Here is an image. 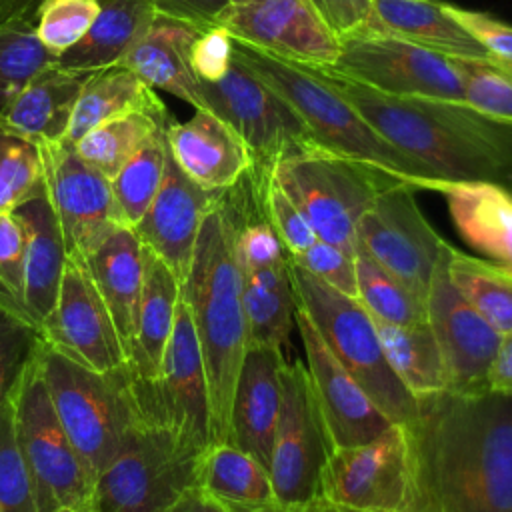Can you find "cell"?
<instances>
[{"instance_id": "obj_1", "label": "cell", "mask_w": 512, "mask_h": 512, "mask_svg": "<svg viewBox=\"0 0 512 512\" xmlns=\"http://www.w3.org/2000/svg\"><path fill=\"white\" fill-rule=\"evenodd\" d=\"M406 428L412 512H512V394L442 392Z\"/></svg>"}, {"instance_id": "obj_2", "label": "cell", "mask_w": 512, "mask_h": 512, "mask_svg": "<svg viewBox=\"0 0 512 512\" xmlns=\"http://www.w3.org/2000/svg\"><path fill=\"white\" fill-rule=\"evenodd\" d=\"M404 156L438 182H490L512 192V122L464 100L402 98L314 68Z\"/></svg>"}, {"instance_id": "obj_3", "label": "cell", "mask_w": 512, "mask_h": 512, "mask_svg": "<svg viewBox=\"0 0 512 512\" xmlns=\"http://www.w3.org/2000/svg\"><path fill=\"white\" fill-rule=\"evenodd\" d=\"M180 296L190 312L204 360L212 442H228L230 404L248 348V328L234 224L222 194L202 220L190 270L180 284Z\"/></svg>"}, {"instance_id": "obj_4", "label": "cell", "mask_w": 512, "mask_h": 512, "mask_svg": "<svg viewBox=\"0 0 512 512\" xmlns=\"http://www.w3.org/2000/svg\"><path fill=\"white\" fill-rule=\"evenodd\" d=\"M234 52L296 110L310 130L316 148L362 164L414 190L438 192L442 182L382 138L314 68L278 60L236 40Z\"/></svg>"}, {"instance_id": "obj_5", "label": "cell", "mask_w": 512, "mask_h": 512, "mask_svg": "<svg viewBox=\"0 0 512 512\" xmlns=\"http://www.w3.org/2000/svg\"><path fill=\"white\" fill-rule=\"evenodd\" d=\"M40 368L56 416L96 480L144 418L136 376L130 364L110 372L90 370L44 340Z\"/></svg>"}, {"instance_id": "obj_6", "label": "cell", "mask_w": 512, "mask_h": 512, "mask_svg": "<svg viewBox=\"0 0 512 512\" xmlns=\"http://www.w3.org/2000/svg\"><path fill=\"white\" fill-rule=\"evenodd\" d=\"M290 274L298 306L308 314L334 358L392 422H414L418 402L388 366L376 322L360 300L334 290L292 262Z\"/></svg>"}, {"instance_id": "obj_7", "label": "cell", "mask_w": 512, "mask_h": 512, "mask_svg": "<svg viewBox=\"0 0 512 512\" xmlns=\"http://www.w3.org/2000/svg\"><path fill=\"white\" fill-rule=\"evenodd\" d=\"M202 452L168 424L144 416L96 476L86 512H168L196 486Z\"/></svg>"}, {"instance_id": "obj_8", "label": "cell", "mask_w": 512, "mask_h": 512, "mask_svg": "<svg viewBox=\"0 0 512 512\" xmlns=\"http://www.w3.org/2000/svg\"><path fill=\"white\" fill-rule=\"evenodd\" d=\"M272 176L316 236L350 254L356 252L360 216L384 188L402 184L320 148L282 158L272 166Z\"/></svg>"}, {"instance_id": "obj_9", "label": "cell", "mask_w": 512, "mask_h": 512, "mask_svg": "<svg viewBox=\"0 0 512 512\" xmlns=\"http://www.w3.org/2000/svg\"><path fill=\"white\" fill-rule=\"evenodd\" d=\"M14 424L38 510L86 512L94 478L56 416L40 368V350L14 390Z\"/></svg>"}, {"instance_id": "obj_10", "label": "cell", "mask_w": 512, "mask_h": 512, "mask_svg": "<svg viewBox=\"0 0 512 512\" xmlns=\"http://www.w3.org/2000/svg\"><path fill=\"white\" fill-rule=\"evenodd\" d=\"M202 110L222 118L246 144L252 162L272 168L282 158L312 150L314 138L296 110L236 52L216 82H200Z\"/></svg>"}, {"instance_id": "obj_11", "label": "cell", "mask_w": 512, "mask_h": 512, "mask_svg": "<svg viewBox=\"0 0 512 512\" xmlns=\"http://www.w3.org/2000/svg\"><path fill=\"white\" fill-rule=\"evenodd\" d=\"M326 70L390 96L464 100L454 58L372 28L342 36L338 58Z\"/></svg>"}, {"instance_id": "obj_12", "label": "cell", "mask_w": 512, "mask_h": 512, "mask_svg": "<svg viewBox=\"0 0 512 512\" xmlns=\"http://www.w3.org/2000/svg\"><path fill=\"white\" fill-rule=\"evenodd\" d=\"M322 492L354 510L414 508V460L406 424L392 422L376 438L328 454Z\"/></svg>"}, {"instance_id": "obj_13", "label": "cell", "mask_w": 512, "mask_h": 512, "mask_svg": "<svg viewBox=\"0 0 512 512\" xmlns=\"http://www.w3.org/2000/svg\"><path fill=\"white\" fill-rule=\"evenodd\" d=\"M330 450L306 364L286 360L282 406L268 464L274 498L306 502L324 496L322 482Z\"/></svg>"}, {"instance_id": "obj_14", "label": "cell", "mask_w": 512, "mask_h": 512, "mask_svg": "<svg viewBox=\"0 0 512 512\" xmlns=\"http://www.w3.org/2000/svg\"><path fill=\"white\" fill-rule=\"evenodd\" d=\"M414 188H384L356 224V250L368 254L426 302L434 266L446 240L418 208Z\"/></svg>"}, {"instance_id": "obj_15", "label": "cell", "mask_w": 512, "mask_h": 512, "mask_svg": "<svg viewBox=\"0 0 512 512\" xmlns=\"http://www.w3.org/2000/svg\"><path fill=\"white\" fill-rule=\"evenodd\" d=\"M136 390L146 418L168 424L200 450H206L212 444L204 360L182 296L178 300L176 320L162 358L160 374L152 382L136 378Z\"/></svg>"}, {"instance_id": "obj_16", "label": "cell", "mask_w": 512, "mask_h": 512, "mask_svg": "<svg viewBox=\"0 0 512 512\" xmlns=\"http://www.w3.org/2000/svg\"><path fill=\"white\" fill-rule=\"evenodd\" d=\"M44 186L56 214L68 258L84 260L120 226L110 180L90 166L70 140L36 142Z\"/></svg>"}, {"instance_id": "obj_17", "label": "cell", "mask_w": 512, "mask_h": 512, "mask_svg": "<svg viewBox=\"0 0 512 512\" xmlns=\"http://www.w3.org/2000/svg\"><path fill=\"white\" fill-rule=\"evenodd\" d=\"M236 42L306 68H330L340 36L310 0H244L218 18Z\"/></svg>"}, {"instance_id": "obj_18", "label": "cell", "mask_w": 512, "mask_h": 512, "mask_svg": "<svg viewBox=\"0 0 512 512\" xmlns=\"http://www.w3.org/2000/svg\"><path fill=\"white\" fill-rule=\"evenodd\" d=\"M446 246L448 242L444 244L430 278L426 322L444 362L446 392L474 394L488 390V374L502 342V334L476 312L450 280Z\"/></svg>"}, {"instance_id": "obj_19", "label": "cell", "mask_w": 512, "mask_h": 512, "mask_svg": "<svg viewBox=\"0 0 512 512\" xmlns=\"http://www.w3.org/2000/svg\"><path fill=\"white\" fill-rule=\"evenodd\" d=\"M40 334L44 344L90 370L110 372L130 364L112 316L82 260H66L58 298L40 324Z\"/></svg>"}, {"instance_id": "obj_20", "label": "cell", "mask_w": 512, "mask_h": 512, "mask_svg": "<svg viewBox=\"0 0 512 512\" xmlns=\"http://www.w3.org/2000/svg\"><path fill=\"white\" fill-rule=\"evenodd\" d=\"M294 324L302 340L306 370L330 446H356L384 432L392 420L334 358L320 338L316 326L300 306L296 308Z\"/></svg>"}, {"instance_id": "obj_21", "label": "cell", "mask_w": 512, "mask_h": 512, "mask_svg": "<svg viewBox=\"0 0 512 512\" xmlns=\"http://www.w3.org/2000/svg\"><path fill=\"white\" fill-rule=\"evenodd\" d=\"M224 190H206L190 180L170 150L160 188L142 220L132 228L182 284L192 262L200 226Z\"/></svg>"}, {"instance_id": "obj_22", "label": "cell", "mask_w": 512, "mask_h": 512, "mask_svg": "<svg viewBox=\"0 0 512 512\" xmlns=\"http://www.w3.org/2000/svg\"><path fill=\"white\" fill-rule=\"evenodd\" d=\"M286 358L276 346H248L236 376L228 442L254 456L266 468L282 406Z\"/></svg>"}, {"instance_id": "obj_23", "label": "cell", "mask_w": 512, "mask_h": 512, "mask_svg": "<svg viewBox=\"0 0 512 512\" xmlns=\"http://www.w3.org/2000/svg\"><path fill=\"white\" fill-rule=\"evenodd\" d=\"M166 142L180 170L206 190L234 186L254 164L244 140L210 110H196L186 122L170 118Z\"/></svg>"}, {"instance_id": "obj_24", "label": "cell", "mask_w": 512, "mask_h": 512, "mask_svg": "<svg viewBox=\"0 0 512 512\" xmlns=\"http://www.w3.org/2000/svg\"><path fill=\"white\" fill-rule=\"evenodd\" d=\"M82 262L112 316L130 362L144 282V244L132 228L116 226Z\"/></svg>"}, {"instance_id": "obj_25", "label": "cell", "mask_w": 512, "mask_h": 512, "mask_svg": "<svg viewBox=\"0 0 512 512\" xmlns=\"http://www.w3.org/2000/svg\"><path fill=\"white\" fill-rule=\"evenodd\" d=\"M92 72L48 64L0 112V124L32 142L66 140L80 90Z\"/></svg>"}, {"instance_id": "obj_26", "label": "cell", "mask_w": 512, "mask_h": 512, "mask_svg": "<svg viewBox=\"0 0 512 512\" xmlns=\"http://www.w3.org/2000/svg\"><path fill=\"white\" fill-rule=\"evenodd\" d=\"M202 30L194 24L156 14L148 32L120 64L130 68L148 86L166 90L196 110H202L200 80L190 62L192 44Z\"/></svg>"}, {"instance_id": "obj_27", "label": "cell", "mask_w": 512, "mask_h": 512, "mask_svg": "<svg viewBox=\"0 0 512 512\" xmlns=\"http://www.w3.org/2000/svg\"><path fill=\"white\" fill-rule=\"evenodd\" d=\"M460 238L486 260L512 270V192L490 182H442Z\"/></svg>"}, {"instance_id": "obj_28", "label": "cell", "mask_w": 512, "mask_h": 512, "mask_svg": "<svg viewBox=\"0 0 512 512\" xmlns=\"http://www.w3.org/2000/svg\"><path fill=\"white\" fill-rule=\"evenodd\" d=\"M14 214L26 230L24 308L28 318L40 328L58 298L68 254L46 192L16 206Z\"/></svg>"}, {"instance_id": "obj_29", "label": "cell", "mask_w": 512, "mask_h": 512, "mask_svg": "<svg viewBox=\"0 0 512 512\" xmlns=\"http://www.w3.org/2000/svg\"><path fill=\"white\" fill-rule=\"evenodd\" d=\"M362 28L398 36L448 58L492 60L480 42L448 14L442 0H372V16Z\"/></svg>"}, {"instance_id": "obj_30", "label": "cell", "mask_w": 512, "mask_h": 512, "mask_svg": "<svg viewBox=\"0 0 512 512\" xmlns=\"http://www.w3.org/2000/svg\"><path fill=\"white\" fill-rule=\"evenodd\" d=\"M178 300V278L152 250L144 246V282L130 354V368L138 380L152 382L158 378L162 358L172 336Z\"/></svg>"}, {"instance_id": "obj_31", "label": "cell", "mask_w": 512, "mask_h": 512, "mask_svg": "<svg viewBox=\"0 0 512 512\" xmlns=\"http://www.w3.org/2000/svg\"><path fill=\"white\" fill-rule=\"evenodd\" d=\"M100 10L80 42L54 58V64L96 72L120 64L136 42L148 32L156 10L148 0H98Z\"/></svg>"}, {"instance_id": "obj_32", "label": "cell", "mask_w": 512, "mask_h": 512, "mask_svg": "<svg viewBox=\"0 0 512 512\" xmlns=\"http://www.w3.org/2000/svg\"><path fill=\"white\" fill-rule=\"evenodd\" d=\"M134 112L158 118L170 116L154 88L140 80L130 68L122 64L100 68L88 76L80 90L66 140L76 144L98 124Z\"/></svg>"}, {"instance_id": "obj_33", "label": "cell", "mask_w": 512, "mask_h": 512, "mask_svg": "<svg viewBox=\"0 0 512 512\" xmlns=\"http://www.w3.org/2000/svg\"><path fill=\"white\" fill-rule=\"evenodd\" d=\"M242 304L248 328V346L286 348L298 308L290 274V258L286 262L242 270Z\"/></svg>"}, {"instance_id": "obj_34", "label": "cell", "mask_w": 512, "mask_h": 512, "mask_svg": "<svg viewBox=\"0 0 512 512\" xmlns=\"http://www.w3.org/2000/svg\"><path fill=\"white\" fill-rule=\"evenodd\" d=\"M374 322L388 366L416 402L446 392L444 362L428 322L408 326L376 318Z\"/></svg>"}, {"instance_id": "obj_35", "label": "cell", "mask_w": 512, "mask_h": 512, "mask_svg": "<svg viewBox=\"0 0 512 512\" xmlns=\"http://www.w3.org/2000/svg\"><path fill=\"white\" fill-rule=\"evenodd\" d=\"M196 486L228 506L276 500L268 468L232 442H212L202 452Z\"/></svg>"}, {"instance_id": "obj_36", "label": "cell", "mask_w": 512, "mask_h": 512, "mask_svg": "<svg viewBox=\"0 0 512 512\" xmlns=\"http://www.w3.org/2000/svg\"><path fill=\"white\" fill-rule=\"evenodd\" d=\"M448 274L458 292L502 336L512 334V270L446 246Z\"/></svg>"}, {"instance_id": "obj_37", "label": "cell", "mask_w": 512, "mask_h": 512, "mask_svg": "<svg viewBox=\"0 0 512 512\" xmlns=\"http://www.w3.org/2000/svg\"><path fill=\"white\" fill-rule=\"evenodd\" d=\"M166 128L168 124L160 126L110 180L116 220L120 226L134 228L160 188L168 154Z\"/></svg>"}, {"instance_id": "obj_38", "label": "cell", "mask_w": 512, "mask_h": 512, "mask_svg": "<svg viewBox=\"0 0 512 512\" xmlns=\"http://www.w3.org/2000/svg\"><path fill=\"white\" fill-rule=\"evenodd\" d=\"M172 116L158 118L144 112L126 114L98 124L86 132L74 146L78 154L112 180L118 170L152 138V134L168 124Z\"/></svg>"}, {"instance_id": "obj_39", "label": "cell", "mask_w": 512, "mask_h": 512, "mask_svg": "<svg viewBox=\"0 0 512 512\" xmlns=\"http://www.w3.org/2000/svg\"><path fill=\"white\" fill-rule=\"evenodd\" d=\"M356 298L372 318L388 324L426 322V302L362 250L354 252Z\"/></svg>"}, {"instance_id": "obj_40", "label": "cell", "mask_w": 512, "mask_h": 512, "mask_svg": "<svg viewBox=\"0 0 512 512\" xmlns=\"http://www.w3.org/2000/svg\"><path fill=\"white\" fill-rule=\"evenodd\" d=\"M46 192L38 144L0 124V212Z\"/></svg>"}, {"instance_id": "obj_41", "label": "cell", "mask_w": 512, "mask_h": 512, "mask_svg": "<svg viewBox=\"0 0 512 512\" xmlns=\"http://www.w3.org/2000/svg\"><path fill=\"white\" fill-rule=\"evenodd\" d=\"M36 36L34 22H12L0 26V112L22 90V86L44 66L54 62Z\"/></svg>"}, {"instance_id": "obj_42", "label": "cell", "mask_w": 512, "mask_h": 512, "mask_svg": "<svg viewBox=\"0 0 512 512\" xmlns=\"http://www.w3.org/2000/svg\"><path fill=\"white\" fill-rule=\"evenodd\" d=\"M0 512H40L34 482L16 438L14 394L0 410Z\"/></svg>"}, {"instance_id": "obj_43", "label": "cell", "mask_w": 512, "mask_h": 512, "mask_svg": "<svg viewBox=\"0 0 512 512\" xmlns=\"http://www.w3.org/2000/svg\"><path fill=\"white\" fill-rule=\"evenodd\" d=\"M462 78L464 102L478 112L512 122V68L494 60L454 58Z\"/></svg>"}, {"instance_id": "obj_44", "label": "cell", "mask_w": 512, "mask_h": 512, "mask_svg": "<svg viewBox=\"0 0 512 512\" xmlns=\"http://www.w3.org/2000/svg\"><path fill=\"white\" fill-rule=\"evenodd\" d=\"M40 346V328L0 306V410L14 394Z\"/></svg>"}, {"instance_id": "obj_45", "label": "cell", "mask_w": 512, "mask_h": 512, "mask_svg": "<svg viewBox=\"0 0 512 512\" xmlns=\"http://www.w3.org/2000/svg\"><path fill=\"white\" fill-rule=\"evenodd\" d=\"M100 10L98 0H46L36 16V36L58 56L84 38Z\"/></svg>"}, {"instance_id": "obj_46", "label": "cell", "mask_w": 512, "mask_h": 512, "mask_svg": "<svg viewBox=\"0 0 512 512\" xmlns=\"http://www.w3.org/2000/svg\"><path fill=\"white\" fill-rule=\"evenodd\" d=\"M24 262H26L24 224L14 214V210H2L0 212V306L30 320L24 308Z\"/></svg>"}, {"instance_id": "obj_47", "label": "cell", "mask_w": 512, "mask_h": 512, "mask_svg": "<svg viewBox=\"0 0 512 512\" xmlns=\"http://www.w3.org/2000/svg\"><path fill=\"white\" fill-rule=\"evenodd\" d=\"M262 204L264 212L282 240L288 256H296L312 246L318 236L312 230L310 222L302 214V210L292 202V198L278 186L272 176V168L264 172L262 180Z\"/></svg>"}, {"instance_id": "obj_48", "label": "cell", "mask_w": 512, "mask_h": 512, "mask_svg": "<svg viewBox=\"0 0 512 512\" xmlns=\"http://www.w3.org/2000/svg\"><path fill=\"white\" fill-rule=\"evenodd\" d=\"M290 262L332 286L334 290L356 298L354 254L318 238L304 252L290 256Z\"/></svg>"}, {"instance_id": "obj_49", "label": "cell", "mask_w": 512, "mask_h": 512, "mask_svg": "<svg viewBox=\"0 0 512 512\" xmlns=\"http://www.w3.org/2000/svg\"><path fill=\"white\" fill-rule=\"evenodd\" d=\"M444 6L448 14L480 42L494 62L512 68V24L488 12L460 8L450 2H444Z\"/></svg>"}, {"instance_id": "obj_50", "label": "cell", "mask_w": 512, "mask_h": 512, "mask_svg": "<svg viewBox=\"0 0 512 512\" xmlns=\"http://www.w3.org/2000/svg\"><path fill=\"white\" fill-rule=\"evenodd\" d=\"M234 60V40L222 26L204 28L192 44L190 62L200 82L220 80Z\"/></svg>"}, {"instance_id": "obj_51", "label": "cell", "mask_w": 512, "mask_h": 512, "mask_svg": "<svg viewBox=\"0 0 512 512\" xmlns=\"http://www.w3.org/2000/svg\"><path fill=\"white\" fill-rule=\"evenodd\" d=\"M158 14L210 28L218 24L222 12L232 4L230 0H148Z\"/></svg>"}, {"instance_id": "obj_52", "label": "cell", "mask_w": 512, "mask_h": 512, "mask_svg": "<svg viewBox=\"0 0 512 512\" xmlns=\"http://www.w3.org/2000/svg\"><path fill=\"white\" fill-rule=\"evenodd\" d=\"M330 26L342 38L368 24L372 16V0H328Z\"/></svg>"}, {"instance_id": "obj_53", "label": "cell", "mask_w": 512, "mask_h": 512, "mask_svg": "<svg viewBox=\"0 0 512 512\" xmlns=\"http://www.w3.org/2000/svg\"><path fill=\"white\" fill-rule=\"evenodd\" d=\"M228 506V504H226ZM232 512H342L338 504L326 496H318L306 502H280L272 500L260 506H228Z\"/></svg>"}, {"instance_id": "obj_54", "label": "cell", "mask_w": 512, "mask_h": 512, "mask_svg": "<svg viewBox=\"0 0 512 512\" xmlns=\"http://www.w3.org/2000/svg\"><path fill=\"white\" fill-rule=\"evenodd\" d=\"M488 390L512 394V334L502 336L494 364L488 374Z\"/></svg>"}, {"instance_id": "obj_55", "label": "cell", "mask_w": 512, "mask_h": 512, "mask_svg": "<svg viewBox=\"0 0 512 512\" xmlns=\"http://www.w3.org/2000/svg\"><path fill=\"white\" fill-rule=\"evenodd\" d=\"M168 512H232L224 502L210 496L200 486H190L168 508Z\"/></svg>"}, {"instance_id": "obj_56", "label": "cell", "mask_w": 512, "mask_h": 512, "mask_svg": "<svg viewBox=\"0 0 512 512\" xmlns=\"http://www.w3.org/2000/svg\"><path fill=\"white\" fill-rule=\"evenodd\" d=\"M46 0H0V26L12 22H34Z\"/></svg>"}, {"instance_id": "obj_57", "label": "cell", "mask_w": 512, "mask_h": 512, "mask_svg": "<svg viewBox=\"0 0 512 512\" xmlns=\"http://www.w3.org/2000/svg\"><path fill=\"white\" fill-rule=\"evenodd\" d=\"M314 6H316V10L326 18V22L330 24V10H328V0H310Z\"/></svg>"}, {"instance_id": "obj_58", "label": "cell", "mask_w": 512, "mask_h": 512, "mask_svg": "<svg viewBox=\"0 0 512 512\" xmlns=\"http://www.w3.org/2000/svg\"><path fill=\"white\" fill-rule=\"evenodd\" d=\"M342 508V512H394V510H354V508H344V506H340Z\"/></svg>"}, {"instance_id": "obj_59", "label": "cell", "mask_w": 512, "mask_h": 512, "mask_svg": "<svg viewBox=\"0 0 512 512\" xmlns=\"http://www.w3.org/2000/svg\"><path fill=\"white\" fill-rule=\"evenodd\" d=\"M230 2H232V4H236V2H244V0H230Z\"/></svg>"}, {"instance_id": "obj_60", "label": "cell", "mask_w": 512, "mask_h": 512, "mask_svg": "<svg viewBox=\"0 0 512 512\" xmlns=\"http://www.w3.org/2000/svg\"><path fill=\"white\" fill-rule=\"evenodd\" d=\"M64 512H74V510H64Z\"/></svg>"}]
</instances>
